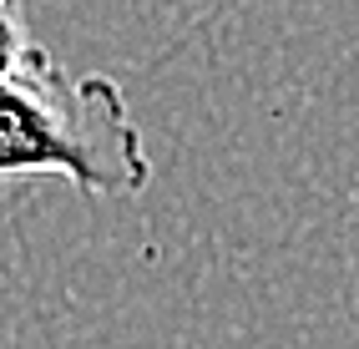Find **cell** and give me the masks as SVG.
<instances>
[{
  "label": "cell",
  "mask_w": 359,
  "mask_h": 349,
  "mask_svg": "<svg viewBox=\"0 0 359 349\" xmlns=\"http://www.w3.org/2000/svg\"><path fill=\"white\" fill-rule=\"evenodd\" d=\"M0 177H61L86 198H137L152 182V157L111 76H71L31 46L0 81Z\"/></svg>",
  "instance_id": "obj_1"
},
{
  "label": "cell",
  "mask_w": 359,
  "mask_h": 349,
  "mask_svg": "<svg viewBox=\"0 0 359 349\" xmlns=\"http://www.w3.org/2000/svg\"><path fill=\"white\" fill-rule=\"evenodd\" d=\"M26 51H31V41H26V20H20V6H15V11L0 15V81L15 76V66Z\"/></svg>",
  "instance_id": "obj_2"
},
{
  "label": "cell",
  "mask_w": 359,
  "mask_h": 349,
  "mask_svg": "<svg viewBox=\"0 0 359 349\" xmlns=\"http://www.w3.org/2000/svg\"><path fill=\"white\" fill-rule=\"evenodd\" d=\"M20 6V0H0V15H6V11H15Z\"/></svg>",
  "instance_id": "obj_3"
}]
</instances>
